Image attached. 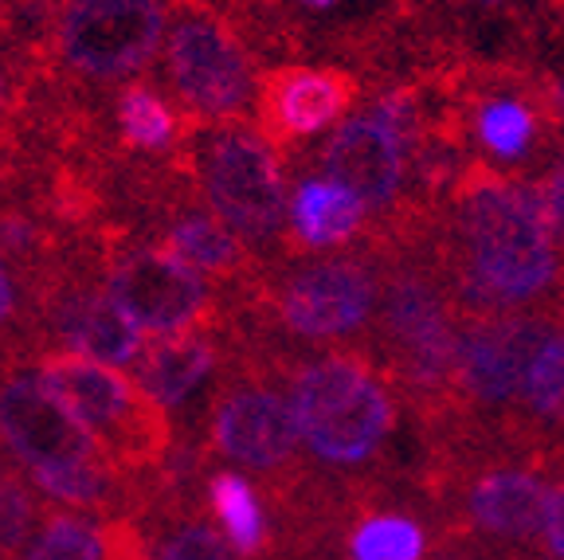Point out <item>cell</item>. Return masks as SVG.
<instances>
[{
    "label": "cell",
    "instance_id": "19",
    "mask_svg": "<svg viewBox=\"0 0 564 560\" xmlns=\"http://www.w3.org/2000/svg\"><path fill=\"white\" fill-rule=\"evenodd\" d=\"M4 353H40L35 349L32 325H28L24 294H20V282L12 274L9 259L0 255V357Z\"/></svg>",
    "mask_w": 564,
    "mask_h": 560
},
{
    "label": "cell",
    "instance_id": "7",
    "mask_svg": "<svg viewBox=\"0 0 564 560\" xmlns=\"http://www.w3.org/2000/svg\"><path fill=\"white\" fill-rule=\"evenodd\" d=\"M169 95L200 122H256L259 60L208 4H173L165 35Z\"/></svg>",
    "mask_w": 564,
    "mask_h": 560
},
{
    "label": "cell",
    "instance_id": "12",
    "mask_svg": "<svg viewBox=\"0 0 564 560\" xmlns=\"http://www.w3.org/2000/svg\"><path fill=\"white\" fill-rule=\"evenodd\" d=\"M236 349V333L231 322L220 325H200V330L169 333V337H153L133 360V380L141 392L158 400L169 416L185 412L193 396L200 388H212L224 365L231 360Z\"/></svg>",
    "mask_w": 564,
    "mask_h": 560
},
{
    "label": "cell",
    "instance_id": "5",
    "mask_svg": "<svg viewBox=\"0 0 564 560\" xmlns=\"http://www.w3.org/2000/svg\"><path fill=\"white\" fill-rule=\"evenodd\" d=\"M193 173L200 196L263 263H286L291 208L286 158L256 122H200L193 133Z\"/></svg>",
    "mask_w": 564,
    "mask_h": 560
},
{
    "label": "cell",
    "instance_id": "13",
    "mask_svg": "<svg viewBox=\"0 0 564 560\" xmlns=\"http://www.w3.org/2000/svg\"><path fill=\"white\" fill-rule=\"evenodd\" d=\"M506 439L525 455H564V317L529 365Z\"/></svg>",
    "mask_w": 564,
    "mask_h": 560
},
{
    "label": "cell",
    "instance_id": "20",
    "mask_svg": "<svg viewBox=\"0 0 564 560\" xmlns=\"http://www.w3.org/2000/svg\"><path fill=\"white\" fill-rule=\"evenodd\" d=\"M553 463V502H549V521L545 537H541V552L553 560H564V455L549 459Z\"/></svg>",
    "mask_w": 564,
    "mask_h": 560
},
{
    "label": "cell",
    "instance_id": "16",
    "mask_svg": "<svg viewBox=\"0 0 564 560\" xmlns=\"http://www.w3.org/2000/svg\"><path fill=\"white\" fill-rule=\"evenodd\" d=\"M204 506L208 517L220 526L231 549L243 560H274V521L263 494L243 471L231 466H212L204 482Z\"/></svg>",
    "mask_w": 564,
    "mask_h": 560
},
{
    "label": "cell",
    "instance_id": "11",
    "mask_svg": "<svg viewBox=\"0 0 564 560\" xmlns=\"http://www.w3.org/2000/svg\"><path fill=\"white\" fill-rule=\"evenodd\" d=\"M314 169L361 196L372 216L369 224H384L408 201L412 153L400 133L365 106L361 115H349L329 133L326 146L314 153Z\"/></svg>",
    "mask_w": 564,
    "mask_h": 560
},
{
    "label": "cell",
    "instance_id": "10",
    "mask_svg": "<svg viewBox=\"0 0 564 560\" xmlns=\"http://www.w3.org/2000/svg\"><path fill=\"white\" fill-rule=\"evenodd\" d=\"M365 79L341 63H279L263 67L256 98V126L282 158H294L302 141L337 130L361 103Z\"/></svg>",
    "mask_w": 564,
    "mask_h": 560
},
{
    "label": "cell",
    "instance_id": "17",
    "mask_svg": "<svg viewBox=\"0 0 564 560\" xmlns=\"http://www.w3.org/2000/svg\"><path fill=\"white\" fill-rule=\"evenodd\" d=\"M20 560H106L102 549V521H90L87 514L67 506L47 509L44 526L28 545Z\"/></svg>",
    "mask_w": 564,
    "mask_h": 560
},
{
    "label": "cell",
    "instance_id": "4",
    "mask_svg": "<svg viewBox=\"0 0 564 560\" xmlns=\"http://www.w3.org/2000/svg\"><path fill=\"white\" fill-rule=\"evenodd\" d=\"M286 380H291L302 455L317 478L345 491L397 478L392 446H397L404 403L372 353H299Z\"/></svg>",
    "mask_w": 564,
    "mask_h": 560
},
{
    "label": "cell",
    "instance_id": "14",
    "mask_svg": "<svg viewBox=\"0 0 564 560\" xmlns=\"http://www.w3.org/2000/svg\"><path fill=\"white\" fill-rule=\"evenodd\" d=\"M369 208L357 193L345 184L329 181L322 173L299 176L291 196V251L302 255H326L357 244L369 231Z\"/></svg>",
    "mask_w": 564,
    "mask_h": 560
},
{
    "label": "cell",
    "instance_id": "23",
    "mask_svg": "<svg viewBox=\"0 0 564 560\" xmlns=\"http://www.w3.org/2000/svg\"><path fill=\"white\" fill-rule=\"evenodd\" d=\"M549 4H556V9H561V4H564V0H549Z\"/></svg>",
    "mask_w": 564,
    "mask_h": 560
},
{
    "label": "cell",
    "instance_id": "6",
    "mask_svg": "<svg viewBox=\"0 0 564 560\" xmlns=\"http://www.w3.org/2000/svg\"><path fill=\"white\" fill-rule=\"evenodd\" d=\"M35 365L47 388L87 423L115 466L130 474H153L169 459L176 443L173 416L141 392L138 380L122 377V368L70 349L35 353Z\"/></svg>",
    "mask_w": 564,
    "mask_h": 560
},
{
    "label": "cell",
    "instance_id": "8",
    "mask_svg": "<svg viewBox=\"0 0 564 560\" xmlns=\"http://www.w3.org/2000/svg\"><path fill=\"white\" fill-rule=\"evenodd\" d=\"M106 282H110L118 306L150 337L231 322L228 290L145 236L122 239L110 251Z\"/></svg>",
    "mask_w": 564,
    "mask_h": 560
},
{
    "label": "cell",
    "instance_id": "18",
    "mask_svg": "<svg viewBox=\"0 0 564 560\" xmlns=\"http://www.w3.org/2000/svg\"><path fill=\"white\" fill-rule=\"evenodd\" d=\"M150 541L153 560H243L231 549L228 537L220 534V526L208 517V509L150 526Z\"/></svg>",
    "mask_w": 564,
    "mask_h": 560
},
{
    "label": "cell",
    "instance_id": "1",
    "mask_svg": "<svg viewBox=\"0 0 564 560\" xmlns=\"http://www.w3.org/2000/svg\"><path fill=\"white\" fill-rule=\"evenodd\" d=\"M435 255L463 317L564 306V247L533 176L470 161L440 208Z\"/></svg>",
    "mask_w": 564,
    "mask_h": 560
},
{
    "label": "cell",
    "instance_id": "3",
    "mask_svg": "<svg viewBox=\"0 0 564 560\" xmlns=\"http://www.w3.org/2000/svg\"><path fill=\"white\" fill-rule=\"evenodd\" d=\"M231 333H236V349L204 396L196 431H200L212 466L243 471L274 514L314 474L302 455L291 380H286L299 353L263 342V337H247L239 330Z\"/></svg>",
    "mask_w": 564,
    "mask_h": 560
},
{
    "label": "cell",
    "instance_id": "2",
    "mask_svg": "<svg viewBox=\"0 0 564 560\" xmlns=\"http://www.w3.org/2000/svg\"><path fill=\"white\" fill-rule=\"evenodd\" d=\"M384 255L372 239L271 263L231 306V330L291 353L365 349L377 333Z\"/></svg>",
    "mask_w": 564,
    "mask_h": 560
},
{
    "label": "cell",
    "instance_id": "15",
    "mask_svg": "<svg viewBox=\"0 0 564 560\" xmlns=\"http://www.w3.org/2000/svg\"><path fill=\"white\" fill-rule=\"evenodd\" d=\"M110 115H115L118 149L130 158H173L185 146L193 122H200L173 95H165L153 75L118 87L110 98Z\"/></svg>",
    "mask_w": 564,
    "mask_h": 560
},
{
    "label": "cell",
    "instance_id": "24",
    "mask_svg": "<svg viewBox=\"0 0 564 560\" xmlns=\"http://www.w3.org/2000/svg\"><path fill=\"white\" fill-rule=\"evenodd\" d=\"M188 4H204V0H188Z\"/></svg>",
    "mask_w": 564,
    "mask_h": 560
},
{
    "label": "cell",
    "instance_id": "9",
    "mask_svg": "<svg viewBox=\"0 0 564 560\" xmlns=\"http://www.w3.org/2000/svg\"><path fill=\"white\" fill-rule=\"evenodd\" d=\"M0 446L24 466L28 478L106 459L87 423L40 377L32 353L0 357Z\"/></svg>",
    "mask_w": 564,
    "mask_h": 560
},
{
    "label": "cell",
    "instance_id": "22",
    "mask_svg": "<svg viewBox=\"0 0 564 560\" xmlns=\"http://www.w3.org/2000/svg\"><path fill=\"white\" fill-rule=\"evenodd\" d=\"M282 4H294V9H306V12H329V9H337L341 0H282Z\"/></svg>",
    "mask_w": 564,
    "mask_h": 560
},
{
    "label": "cell",
    "instance_id": "21",
    "mask_svg": "<svg viewBox=\"0 0 564 560\" xmlns=\"http://www.w3.org/2000/svg\"><path fill=\"white\" fill-rule=\"evenodd\" d=\"M538 176H541V184L549 189V196L556 201V208L564 212V146L556 149V158L549 161V169H545V173H538Z\"/></svg>",
    "mask_w": 564,
    "mask_h": 560
}]
</instances>
